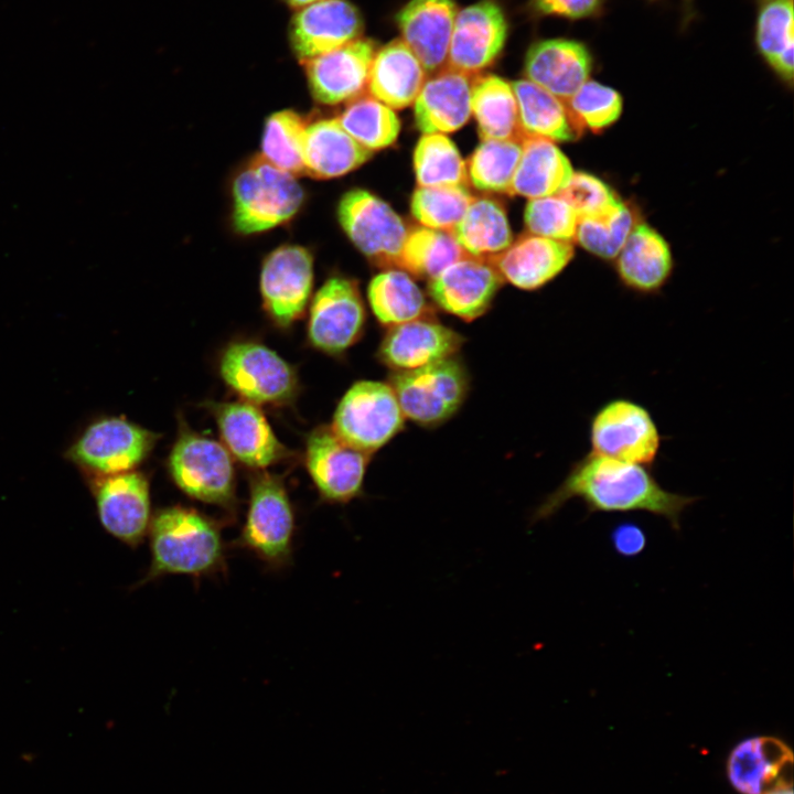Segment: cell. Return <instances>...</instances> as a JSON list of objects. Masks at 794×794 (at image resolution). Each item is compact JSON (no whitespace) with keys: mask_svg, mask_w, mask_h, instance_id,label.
<instances>
[{"mask_svg":"<svg viewBox=\"0 0 794 794\" xmlns=\"http://www.w3.org/2000/svg\"><path fill=\"white\" fill-rule=\"evenodd\" d=\"M307 124L304 118L292 109L271 114L265 122L260 155L294 176L303 174L301 141Z\"/></svg>","mask_w":794,"mask_h":794,"instance_id":"40","label":"cell"},{"mask_svg":"<svg viewBox=\"0 0 794 794\" xmlns=\"http://www.w3.org/2000/svg\"><path fill=\"white\" fill-rule=\"evenodd\" d=\"M282 1H283L286 4H288L290 8H293V9H297V10H298V9H300V8H303V7H305V6H309V4H311V3H314V2H318V1H321V0H282Z\"/></svg>","mask_w":794,"mask_h":794,"instance_id":"48","label":"cell"},{"mask_svg":"<svg viewBox=\"0 0 794 794\" xmlns=\"http://www.w3.org/2000/svg\"><path fill=\"white\" fill-rule=\"evenodd\" d=\"M464 337L438 322L422 318L388 328L377 356L393 372L416 369L455 356Z\"/></svg>","mask_w":794,"mask_h":794,"instance_id":"21","label":"cell"},{"mask_svg":"<svg viewBox=\"0 0 794 794\" xmlns=\"http://www.w3.org/2000/svg\"><path fill=\"white\" fill-rule=\"evenodd\" d=\"M503 282L491 262L466 257L430 279L429 294L443 311L472 321L489 310Z\"/></svg>","mask_w":794,"mask_h":794,"instance_id":"20","label":"cell"},{"mask_svg":"<svg viewBox=\"0 0 794 794\" xmlns=\"http://www.w3.org/2000/svg\"><path fill=\"white\" fill-rule=\"evenodd\" d=\"M90 487L106 532L130 547L140 545L152 518L147 476L135 470L95 476Z\"/></svg>","mask_w":794,"mask_h":794,"instance_id":"15","label":"cell"},{"mask_svg":"<svg viewBox=\"0 0 794 794\" xmlns=\"http://www.w3.org/2000/svg\"><path fill=\"white\" fill-rule=\"evenodd\" d=\"M673 259L668 244L652 227L636 223L618 254V273L630 289L652 293L669 278Z\"/></svg>","mask_w":794,"mask_h":794,"instance_id":"29","label":"cell"},{"mask_svg":"<svg viewBox=\"0 0 794 794\" xmlns=\"http://www.w3.org/2000/svg\"><path fill=\"white\" fill-rule=\"evenodd\" d=\"M404 423L388 383L360 380L340 400L331 427L345 442L372 454L400 432Z\"/></svg>","mask_w":794,"mask_h":794,"instance_id":"9","label":"cell"},{"mask_svg":"<svg viewBox=\"0 0 794 794\" xmlns=\"http://www.w3.org/2000/svg\"><path fill=\"white\" fill-rule=\"evenodd\" d=\"M471 115L482 140H523L512 84L493 74L473 78Z\"/></svg>","mask_w":794,"mask_h":794,"instance_id":"32","label":"cell"},{"mask_svg":"<svg viewBox=\"0 0 794 794\" xmlns=\"http://www.w3.org/2000/svg\"><path fill=\"white\" fill-rule=\"evenodd\" d=\"M473 77L448 66L427 78L414 104L417 128L425 133H448L471 117Z\"/></svg>","mask_w":794,"mask_h":794,"instance_id":"26","label":"cell"},{"mask_svg":"<svg viewBox=\"0 0 794 794\" xmlns=\"http://www.w3.org/2000/svg\"><path fill=\"white\" fill-rule=\"evenodd\" d=\"M557 196L565 200L579 217L598 215L620 201L603 181L586 172H573Z\"/></svg>","mask_w":794,"mask_h":794,"instance_id":"45","label":"cell"},{"mask_svg":"<svg viewBox=\"0 0 794 794\" xmlns=\"http://www.w3.org/2000/svg\"><path fill=\"white\" fill-rule=\"evenodd\" d=\"M337 218L350 240L373 264L398 266L408 229L386 202L366 190H351L339 202Z\"/></svg>","mask_w":794,"mask_h":794,"instance_id":"11","label":"cell"},{"mask_svg":"<svg viewBox=\"0 0 794 794\" xmlns=\"http://www.w3.org/2000/svg\"><path fill=\"white\" fill-rule=\"evenodd\" d=\"M636 223L631 207L619 201L598 215L579 217L575 239L596 256L614 258Z\"/></svg>","mask_w":794,"mask_h":794,"instance_id":"41","label":"cell"},{"mask_svg":"<svg viewBox=\"0 0 794 794\" xmlns=\"http://www.w3.org/2000/svg\"><path fill=\"white\" fill-rule=\"evenodd\" d=\"M589 442L593 454L651 468L658 457L662 436L644 405L618 397L592 414Z\"/></svg>","mask_w":794,"mask_h":794,"instance_id":"8","label":"cell"},{"mask_svg":"<svg viewBox=\"0 0 794 794\" xmlns=\"http://www.w3.org/2000/svg\"><path fill=\"white\" fill-rule=\"evenodd\" d=\"M409 420L434 427L450 419L462 406L469 376L463 363L452 356L416 369L393 372L388 383Z\"/></svg>","mask_w":794,"mask_h":794,"instance_id":"6","label":"cell"},{"mask_svg":"<svg viewBox=\"0 0 794 794\" xmlns=\"http://www.w3.org/2000/svg\"><path fill=\"white\" fill-rule=\"evenodd\" d=\"M755 44L769 65L784 81L794 71L793 0H759Z\"/></svg>","mask_w":794,"mask_h":794,"instance_id":"35","label":"cell"},{"mask_svg":"<svg viewBox=\"0 0 794 794\" xmlns=\"http://www.w3.org/2000/svg\"><path fill=\"white\" fill-rule=\"evenodd\" d=\"M466 257L451 233L421 226L408 230L397 267L430 280Z\"/></svg>","mask_w":794,"mask_h":794,"instance_id":"36","label":"cell"},{"mask_svg":"<svg viewBox=\"0 0 794 794\" xmlns=\"http://www.w3.org/2000/svg\"><path fill=\"white\" fill-rule=\"evenodd\" d=\"M372 152L358 144L336 117L307 124L301 141L303 174L314 179L345 175L364 164Z\"/></svg>","mask_w":794,"mask_h":794,"instance_id":"27","label":"cell"},{"mask_svg":"<svg viewBox=\"0 0 794 794\" xmlns=\"http://www.w3.org/2000/svg\"><path fill=\"white\" fill-rule=\"evenodd\" d=\"M533 3L544 14L580 19L593 14L601 0H533Z\"/></svg>","mask_w":794,"mask_h":794,"instance_id":"46","label":"cell"},{"mask_svg":"<svg viewBox=\"0 0 794 794\" xmlns=\"http://www.w3.org/2000/svg\"><path fill=\"white\" fill-rule=\"evenodd\" d=\"M336 118L343 129L371 152L391 146L400 131V120L394 109L372 96L351 100Z\"/></svg>","mask_w":794,"mask_h":794,"instance_id":"37","label":"cell"},{"mask_svg":"<svg viewBox=\"0 0 794 794\" xmlns=\"http://www.w3.org/2000/svg\"><path fill=\"white\" fill-rule=\"evenodd\" d=\"M570 110L582 126L600 131L615 122L622 112V97L613 88L587 81L567 100Z\"/></svg>","mask_w":794,"mask_h":794,"instance_id":"44","label":"cell"},{"mask_svg":"<svg viewBox=\"0 0 794 794\" xmlns=\"http://www.w3.org/2000/svg\"><path fill=\"white\" fill-rule=\"evenodd\" d=\"M159 434L122 417L90 423L67 450V458L95 476L132 471L149 455Z\"/></svg>","mask_w":794,"mask_h":794,"instance_id":"10","label":"cell"},{"mask_svg":"<svg viewBox=\"0 0 794 794\" xmlns=\"http://www.w3.org/2000/svg\"><path fill=\"white\" fill-rule=\"evenodd\" d=\"M507 22L501 7L482 0L457 12L447 66L468 75L490 66L504 47Z\"/></svg>","mask_w":794,"mask_h":794,"instance_id":"16","label":"cell"},{"mask_svg":"<svg viewBox=\"0 0 794 794\" xmlns=\"http://www.w3.org/2000/svg\"><path fill=\"white\" fill-rule=\"evenodd\" d=\"M473 198L465 185L419 186L410 208L422 226L451 233Z\"/></svg>","mask_w":794,"mask_h":794,"instance_id":"42","label":"cell"},{"mask_svg":"<svg viewBox=\"0 0 794 794\" xmlns=\"http://www.w3.org/2000/svg\"><path fill=\"white\" fill-rule=\"evenodd\" d=\"M375 44L357 37L303 62L312 97L322 105L351 101L367 87Z\"/></svg>","mask_w":794,"mask_h":794,"instance_id":"19","label":"cell"},{"mask_svg":"<svg viewBox=\"0 0 794 794\" xmlns=\"http://www.w3.org/2000/svg\"><path fill=\"white\" fill-rule=\"evenodd\" d=\"M518 109V122L524 138L535 137L550 141H573L584 127L567 103L529 82L511 83Z\"/></svg>","mask_w":794,"mask_h":794,"instance_id":"30","label":"cell"},{"mask_svg":"<svg viewBox=\"0 0 794 794\" xmlns=\"http://www.w3.org/2000/svg\"><path fill=\"white\" fill-rule=\"evenodd\" d=\"M455 14L454 0H410L396 15L403 42L427 74L447 64Z\"/></svg>","mask_w":794,"mask_h":794,"instance_id":"23","label":"cell"},{"mask_svg":"<svg viewBox=\"0 0 794 794\" xmlns=\"http://www.w3.org/2000/svg\"><path fill=\"white\" fill-rule=\"evenodd\" d=\"M572 257L570 242L527 234L487 261L504 281L524 290H535L560 273Z\"/></svg>","mask_w":794,"mask_h":794,"instance_id":"25","label":"cell"},{"mask_svg":"<svg viewBox=\"0 0 794 794\" xmlns=\"http://www.w3.org/2000/svg\"><path fill=\"white\" fill-rule=\"evenodd\" d=\"M365 321L366 312L357 282L347 277L332 276L311 300L308 341L323 353L342 354L361 339Z\"/></svg>","mask_w":794,"mask_h":794,"instance_id":"12","label":"cell"},{"mask_svg":"<svg viewBox=\"0 0 794 794\" xmlns=\"http://www.w3.org/2000/svg\"><path fill=\"white\" fill-rule=\"evenodd\" d=\"M150 565L136 587L169 575L195 579L226 569V546L218 522L181 505L161 508L149 526Z\"/></svg>","mask_w":794,"mask_h":794,"instance_id":"2","label":"cell"},{"mask_svg":"<svg viewBox=\"0 0 794 794\" xmlns=\"http://www.w3.org/2000/svg\"><path fill=\"white\" fill-rule=\"evenodd\" d=\"M371 454L345 442L331 426L313 429L305 443V468L320 497L346 504L363 494Z\"/></svg>","mask_w":794,"mask_h":794,"instance_id":"13","label":"cell"},{"mask_svg":"<svg viewBox=\"0 0 794 794\" xmlns=\"http://www.w3.org/2000/svg\"><path fill=\"white\" fill-rule=\"evenodd\" d=\"M426 79L419 60L401 39H396L375 52L366 88L389 108L403 109L414 104Z\"/></svg>","mask_w":794,"mask_h":794,"instance_id":"28","label":"cell"},{"mask_svg":"<svg viewBox=\"0 0 794 794\" xmlns=\"http://www.w3.org/2000/svg\"><path fill=\"white\" fill-rule=\"evenodd\" d=\"M523 140H482L468 160V181L486 192L509 194Z\"/></svg>","mask_w":794,"mask_h":794,"instance_id":"38","label":"cell"},{"mask_svg":"<svg viewBox=\"0 0 794 794\" xmlns=\"http://www.w3.org/2000/svg\"><path fill=\"white\" fill-rule=\"evenodd\" d=\"M592 58L587 46L569 39L534 43L525 57L526 79L567 100L589 79Z\"/></svg>","mask_w":794,"mask_h":794,"instance_id":"24","label":"cell"},{"mask_svg":"<svg viewBox=\"0 0 794 794\" xmlns=\"http://www.w3.org/2000/svg\"><path fill=\"white\" fill-rule=\"evenodd\" d=\"M367 298L376 320L386 328L434 316L421 289L403 270L388 269L375 276Z\"/></svg>","mask_w":794,"mask_h":794,"instance_id":"33","label":"cell"},{"mask_svg":"<svg viewBox=\"0 0 794 794\" xmlns=\"http://www.w3.org/2000/svg\"><path fill=\"white\" fill-rule=\"evenodd\" d=\"M362 30V15L350 1L321 0L297 10L288 37L292 53L303 63L360 37Z\"/></svg>","mask_w":794,"mask_h":794,"instance_id":"18","label":"cell"},{"mask_svg":"<svg viewBox=\"0 0 794 794\" xmlns=\"http://www.w3.org/2000/svg\"><path fill=\"white\" fill-rule=\"evenodd\" d=\"M793 754L782 740L753 737L738 743L728 760V776L742 794H768L792 787Z\"/></svg>","mask_w":794,"mask_h":794,"instance_id":"22","label":"cell"},{"mask_svg":"<svg viewBox=\"0 0 794 794\" xmlns=\"http://www.w3.org/2000/svg\"><path fill=\"white\" fill-rule=\"evenodd\" d=\"M768 794H793V791H792V787H784V788H779V790L772 791Z\"/></svg>","mask_w":794,"mask_h":794,"instance_id":"49","label":"cell"},{"mask_svg":"<svg viewBox=\"0 0 794 794\" xmlns=\"http://www.w3.org/2000/svg\"><path fill=\"white\" fill-rule=\"evenodd\" d=\"M230 197L235 230L253 235L291 221L302 207L305 194L294 175L258 154L233 175Z\"/></svg>","mask_w":794,"mask_h":794,"instance_id":"3","label":"cell"},{"mask_svg":"<svg viewBox=\"0 0 794 794\" xmlns=\"http://www.w3.org/2000/svg\"><path fill=\"white\" fill-rule=\"evenodd\" d=\"M573 174L570 161L550 140L523 139L509 194L529 200L558 195Z\"/></svg>","mask_w":794,"mask_h":794,"instance_id":"31","label":"cell"},{"mask_svg":"<svg viewBox=\"0 0 794 794\" xmlns=\"http://www.w3.org/2000/svg\"><path fill=\"white\" fill-rule=\"evenodd\" d=\"M210 408L224 447L243 464L265 469L290 455L257 405L239 400L212 403Z\"/></svg>","mask_w":794,"mask_h":794,"instance_id":"17","label":"cell"},{"mask_svg":"<svg viewBox=\"0 0 794 794\" xmlns=\"http://www.w3.org/2000/svg\"><path fill=\"white\" fill-rule=\"evenodd\" d=\"M451 234L469 256L485 260L505 250L513 242L504 207L487 197H474Z\"/></svg>","mask_w":794,"mask_h":794,"instance_id":"34","label":"cell"},{"mask_svg":"<svg viewBox=\"0 0 794 794\" xmlns=\"http://www.w3.org/2000/svg\"><path fill=\"white\" fill-rule=\"evenodd\" d=\"M260 294L266 313L280 328L303 316L313 288V257L300 245H282L268 254L260 269Z\"/></svg>","mask_w":794,"mask_h":794,"instance_id":"14","label":"cell"},{"mask_svg":"<svg viewBox=\"0 0 794 794\" xmlns=\"http://www.w3.org/2000/svg\"><path fill=\"white\" fill-rule=\"evenodd\" d=\"M580 498L588 514L646 512L680 529L682 515L698 497L666 490L650 466L588 453L576 461L561 484L535 509L532 523L554 516Z\"/></svg>","mask_w":794,"mask_h":794,"instance_id":"1","label":"cell"},{"mask_svg":"<svg viewBox=\"0 0 794 794\" xmlns=\"http://www.w3.org/2000/svg\"><path fill=\"white\" fill-rule=\"evenodd\" d=\"M524 221L532 235L570 242L575 239L579 215L565 200L554 195L529 200Z\"/></svg>","mask_w":794,"mask_h":794,"instance_id":"43","label":"cell"},{"mask_svg":"<svg viewBox=\"0 0 794 794\" xmlns=\"http://www.w3.org/2000/svg\"><path fill=\"white\" fill-rule=\"evenodd\" d=\"M296 532L294 511L281 478L256 472L249 483V501L237 547L254 554L267 567L291 564Z\"/></svg>","mask_w":794,"mask_h":794,"instance_id":"4","label":"cell"},{"mask_svg":"<svg viewBox=\"0 0 794 794\" xmlns=\"http://www.w3.org/2000/svg\"><path fill=\"white\" fill-rule=\"evenodd\" d=\"M168 469L175 485L191 498L233 511L235 470L223 443L182 426Z\"/></svg>","mask_w":794,"mask_h":794,"instance_id":"5","label":"cell"},{"mask_svg":"<svg viewBox=\"0 0 794 794\" xmlns=\"http://www.w3.org/2000/svg\"><path fill=\"white\" fill-rule=\"evenodd\" d=\"M614 550L623 557H635L646 546V535L641 526L625 522L616 525L611 533Z\"/></svg>","mask_w":794,"mask_h":794,"instance_id":"47","label":"cell"},{"mask_svg":"<svg viewBox=\"0 0 794 794\" xmlns=\"http://www.w3.org/2000/svg\"><path fill=\"white\" fill-rule=\"evenodd\" d=\"M218 371L224 383L254 405L290 404L299 391L296 369L273 350L255 341L230 343Z\"/></svg>","mask_w":794,"mask_h":794,"instance_id":"7","label":"cell"},{"mask_svg":"<svg viewBox=\"0 0 794 794\" xmlns=\"http://www.w3.org/2000/svg\"><path fill=\"white\" fill-rule=\"evenodd\" d=\"M419 186L465 185L466 165L453 141L442 133H425L414 151Z\"/></svg>","mask_w":794,"mask_h":794,"instance_id":"39","label":"cell"}]
</instances>
